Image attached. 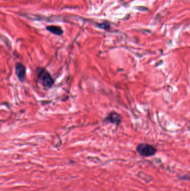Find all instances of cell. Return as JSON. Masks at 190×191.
Segmentation results:
<instances>
[{"label": "cell", "instance_id": "cell-3", "mask_svg": "<svg viewBox=\"0 0 190 191\" xmlns=\"http://www.w3.org/2000/svg\"><path fill=\"white\" fill-rule=\"evenodd\" d=\"M15 73L20 80L23 82L26 76V68L25 66L21 63H17L15 65Z\"/></svg>", "mask_w": 190, "mask_h": 191}, {"label": "cell", "instance_id": "cell-1", "mask_svg": "<svg viewBox=\"0 0 190 191\" xmlns=\"http://www.w3.org/2000/svg\"><path fill=\"white\" fill-rule=\"evenodd\" d=\"M37 76L41 84L47 88H50L54 84V80L45 69L39 68L37 72Z\"/></svg>", "mask_w": 190, "mask_h": 191}, {"label": "cell", "instance_id": "cell-2", "mask_svg": "<svg viewBox=\"0 0 190 191\" xmlns=\"http://www.w3.org/2000/svg\"><path fill=\"white\" fill-rule=\"evenodd\" d=\"M137 150L140 154L143 156H149L154 155L156 149L153 146L148 144H140L137 147Z\"/></svg>", "mask_w": 190, "mask_h": 191}, {"label": "cell", "instance_id": "cell-4", "mask_svg": "<svg viewBox=\"0 0 190 191\" xmlns=\"http://www.w3.org/2000/svg\"><path fill=\"white\" fill-rule=\"evenodd\" d=\"M105 121L119 125L122 121V117L117 112H112L109 114L108 116L105 118Z\"/></svg>", "mask_w": 190, "mask_h": 191}, {"label": "cell", "instance_id": "cell-5", "mask_svg": "<svg viewBox=\"0 0 190 191\" xmlns=\"http://www.w3.org/2000/svg\"><path fill=\"white\" fill-rule=\"evenodd\" d=\"M47 29L51 33L56 35H61L63 33V31L61 27L56 26H49L47 27Z\"/></svg>", "mask_w": 190, "mask_h": 191}, {"label": "cell", "instance_id": "cell-6", "mask_svg": "<svg viewBox=\"0 0 190 191\" xmlns=\"http://www.w3.org/2000/svg\"><path fill=\"white\" fill-rule=\"evenodd\" d=\"M99 27L102 28V29H107L109 27V26L108 25H107V24H100Z\"/></svg>", "mask_w": 190, "mask_h": 191}]
</instances>
